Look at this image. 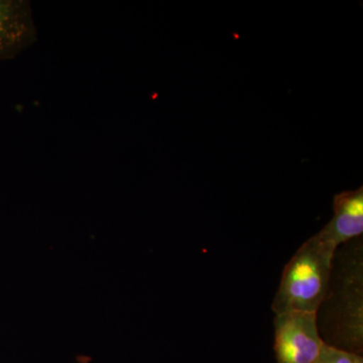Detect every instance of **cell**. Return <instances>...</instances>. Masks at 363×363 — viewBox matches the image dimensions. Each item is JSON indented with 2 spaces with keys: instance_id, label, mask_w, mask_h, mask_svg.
I'll list each match as a JSON object with an SVG mask.
<instances>
[{
  "instance_id": "obj_3",
  "label": "cell",
  "mask_w": 363,
  "mask_h": 363,
  "mask_svg": "<svg viewBox=\"0 0 363 363\" xmlns=\"http://www.w3.org/2000/svg\"><path fill=\"white\" fill-rule=\"evenodd\" d=\"M37 26L28 0H0V62L16 58L35 44Z\"/></svg>"
},
{
  "instance_id": "obj_6",
  "label": "cell",
  "mask_w": 363,
  "mask_h": 363,
  "mask_svg": "<svg viewBox=\"0 0 363 363\" xmlns=\"http://www.w3.org/2000/svg\"><path fill=\"white\" fill-rule=\"evenodd\" d=\"M355 363H363V358L362 357V355H358L357 358V362Z\"/></svg>"
},
{
  "instance_id": "obj_1",
  "label": "cell",
  "mask_w": 363,
  "mask_h": 363,
  "mask_svg": "<svg viewBox=\"0 0 363 363\" xmlns=\"http://www.w3.org/2000/svg\"><path fill=\"white\" fill-rule=\"evenodd\" d=\"M336 248L317 234L303 243L284 269L272 306L276 315L289 312L318 314L328 294Z\"/></svg>"
},
{
  "instance_id": "obj_4",
  "label": "cell",
  "mask_w": 363,
  "mask_h": 363,
  "mask_svg": "<svg viewBox=\"0 0 363 363\" xmlns=\"http://www.w3.org/2000/svg\"><path fill=\"white\" fill-rule=\"evenodd\" d=\"M333 217L318 238L335 247L363 233V187L334 196Z\"/></svg>"
},
{
  "instance_id": "obj_5",
  "label": "cell",
  "mask_w": 363,
  "mask_h": 363,
  "mask_svg": "<svg viewBox=\"0 0 363 363\" xmlns=\"http://www.w3.org/2000/svg\"><path fill=\"white\" fill-rule=\"evenodd\" d=\"M358 354L325 343L316 363H355Z\"/></svg>"
},
{
  "instance_id": "obj_2",
  "label": "cell",
  "mask_w": 363,
  "mask_h": 363,
  "mask_svg": "<svg viewBox=\"0 0 363 363\" xmlns=\"http://www.w3.org/2000/svg\"><path fill=\"white\" fill-rule=\"evenodd\" d=\"M324 344L315 313L289 312L276 315V363H316Z\"/></svg>"
}]
</instances>
